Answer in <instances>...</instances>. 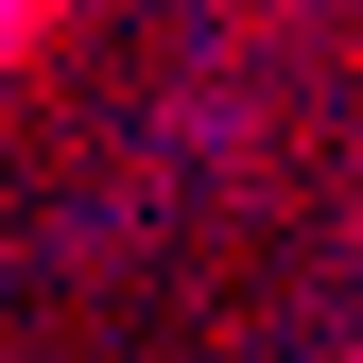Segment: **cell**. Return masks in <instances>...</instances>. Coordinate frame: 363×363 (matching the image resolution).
Instances as JSON below:
<instances>
[{"instance_id": "obj_1", "label": "cell", "mask_w": 363, "mask_h": 363, "mask_svg": "<svg viewBox=\"0 0 363 363\" xmlns=\"http://www.w3.org/2000/svg\"><path fill=\"white\" fill-rule=\"evenodd\" d=\"M35 18H52V0H0V52H18V35H35Z\"/></svg>"}]
</instances>
